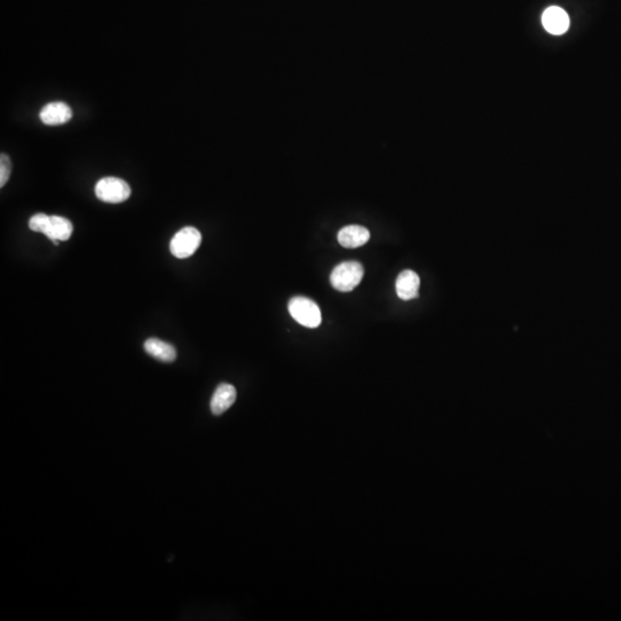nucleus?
Here are the masks:
<instances>
[{
    "instance_id": "423d86ee",
    "label": "nucleus",
    "mask_w": 621,
    "mask_h": 621,
    "mask_svg": "<svg viewBox=\"0 0 621 621\" xmlns=\"http://www.w3.org/2000/svg\"><path fill=\"white\" fill-rule=\"evenodd\" d=\"M40 121L47 126H59L73 118L70 106L63 102H53L44 106L40 113Z\"/></svg>"
},
{
    "instance_id": "9d476101",
    "label": "nucleus",
    "mask_w": 621,
    "mask_h": 621,
    "mask_svg": "<svg viewBox=\"0 0 621 621\" xmlns=\"http://www.w3.org/2000/svg\"><path fill=\"white\" fill-rule=\"evenodd\" d=\"M420 278L416 272L404 271L398 275L396 281V292L403 301H411L419 296Z\"/></svg>"
},
{
    "instance_id": "1a4fd4ad",
    "label": "nucleus",
    "mask_w": 621,
    "mask_h": 621,
    "mask_svg": "<svg viewBox=\"0 0 621 621\" xmlns=\"http://www.w3.org/2000/svg\"><path fill=\"white\" fill-rule=\"evenodd\" d=\"M370 234L368 229L363 226H347L340 229L337 235V239L343 248L356 249L361 248L370 241Z\"/></svg>"
},
{
    "instance_id": "7ed1b4c3",
    "label": "nucleus",
    "mask_w": 621,
    "mask_h": 621,
    "mask_svg": "<svg viewBox=\"0 0 621 621\" xmlns=\"http://www.w3.org/2000/svg\"><path fill=\"white\" fill-rule=\"evenodd\" d=\"M289 313L298 324L308 328H317L321 324V310L315 301L310 298L297 296L291 298L288 305Z\"/></svg>"
},
{
    "instance_id": "20e7f679",
    "label": "nucleus",
    "mask_w": 621,
    "mask_h": 621,
    "mask_svg": "<svg viewBox=\"0 0 621 621\" xmlns=\"http://www.w3.org/2000/svg\"><path fill=\"white\" fill-rule=\"evenodd\" d=\"M95 194L102 202L119 204L129 198L132 189L125 180L109 176L97 182Z\"/></svg>"
},
{
    "instance_id": "f8f14e48",
    "label": "nucleus",
    "mask_w": 621,
    "mask_h": 621,
    "mask_svg": "<svg viewBox=\"0 0 621 621\" xmlns=\"http://www.w3.org/2000/svg\"><path fill=\"white\" fill-rule=\"evenodd\" d=\"M10 172H12V162L8 155H0V187L3 188L10 180Z\"/></svg>"
},
{
    "instance_id": "0eeeda50",
    "label": "nucleus",
    "mask_w": 621,
    "mask_h": 621,
    "mask_svg": "<svg viewBox=\"0 0 621 621\" xmlns=\"http://www.w3.org/2000/svg\"><path fill=\"white\" fill-rule=\"evenodd\" d=\"M542 24L548 33L552 35H563L569 28V14L560 7H549L543 13Z\"/></svg>"
},
{
    "instance_id": "39448f33",
    "label": "nucleus",
    "mask_w": 621,
    "mask_h": 621,
    "mask_svg": "<svg viewBox=\"0 0 621 621\" xmlns=\"http://www.w3.org/2000/svg\"><path fill=\"white\" fill-rule=\"evenodd\" d=\"M202 243V234L195 227H184L174 235L169 243V250L176 258L191 257Z\"/></svg>"
},
{
    "instance_id": "9b49d317",
    "label": "nucleus",
    "mask_w": 621,
    "mask_h": 621,
    "mask_svg": "<svg viewBox=\"0 0 621 621\" xmlns=\"http://www.w3.org/2000/svg\"><path fill=\"white\" fill-rule=\"evenodd\" d=\"M144 349L151 357L162 363H173L176 359L175 347H173L172 344L158 340L155 337H151L146 340Z\"/></svg>"
},
{
    "instance_id": "f03ea898",
    "label": "nucleus",
    "mask_w": 621,
    "mask_h": 621,
    "mask_svg": "<svg viewBox=\"0 0 621 621\" xmlns=\"http://www.w3.org/2000/svg\"><path fill=\"white\" fill-rule=\"evenodd\" d=\"M363 265L358 261H344L337 265L331 274V283L340 292H350L358 287L363 278Z\"/></svg>"
},
{
    "instance_id": "f257e3e1",
    "label": "nucleus",
    "mask_w": 621,
    "mask_h": 621,
    "mask_svg": "<svg viewBox=\"0 0 621 621\" xmlns=\"http://www.w3.org/2000/svg\"><path fill=\"white\" fill-rule=\"evenodd\" d=\"M29 228L47 235L56 244L60 241H68L73 234V225L68 219L44 213H37L30 218Z\"/></svg>"
},
{
    "instance_id": "6e6552de",
    "label": "nucleus",
    "mask_w": 621,
    "mask_h": 621,
    "mask_svg": "<svg viewBox=\"0 0 621 621\" xmlns=\"http://www.w3.org/2000/svg\"><path fill=\"white\" fill-rule=\"evenodd\" d=\"M237 398V391L234 386L221 384L215 389L211 400V411L214 416H221L232 407Z\"/></svg>"
}]
</instances>
